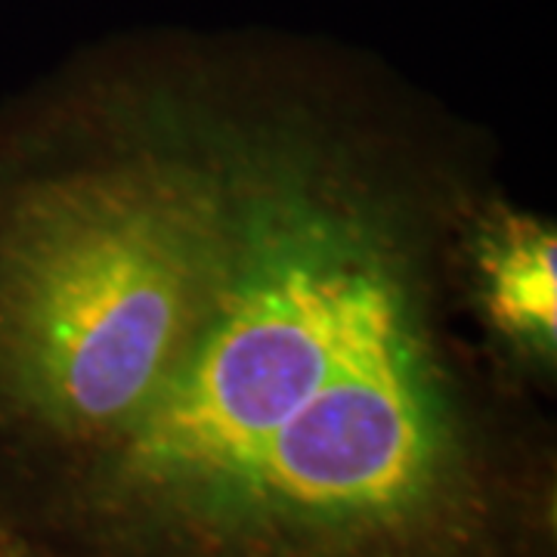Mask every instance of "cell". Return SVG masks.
<instances>
[{
    "label": "cell",
    "mask_w": 557,
    "mask_h": 557,
    "mask_svg": "<svg viewBox=\"0 0 557 557\" xmlns=\"http://www.w3.org/2000/svg\"><path fill=\"white\" fill-rule=\"evenodd\" d=\"M177 335L100 440L0 498L60 557H555L523 391L456 332L483 149L369 60L236 38Z\"/></svg>",
    "instance_id": "cell-1"
},
{
    "label": "cell",
    "mask_w": 557,
    "mask_h": 557,
    "mask_svg": "<svg viewBox=\"0 0 557 557\" xmlns=\"http://www.w3.org/2000/svg\"><path fill=\"white\" fill-rule=\"evenodd\" d=\"M233 38L81 53L0 109V498L131 412L218 211Z\"/></svg>",
    "instance_id": "cell-2"
},
{
    "label": "cell",
    "mask_w": 557,
    "mask_h": 557,
    "mask_svg": "<svg viewBox=\"0 0 557 557\" xmlns=\"http://www.w3.org/2000/svg\"><path fill=\"white\" fill-rule=\"evenodd\" d=\"M458 292L486 359L520 391L555 384L557 233L486 183L458 226Z\"/></svg>",
    "instance_id": "cell-3"
},
{
    "label": "cell",
    "mask_w": 557,
    "mask_h": 557,
    "mask_svg": "<svg viewBox=\"0 0 557 557\" xmlns=\"http://www.w3.org/2000/svg\"><path fill=\"white\" fill-rule=\"evenodd\" d=\"M0 557H60L16 530H0Z\"/></svg>",
    "instance_id": "cell-4"
}]
</instances>
